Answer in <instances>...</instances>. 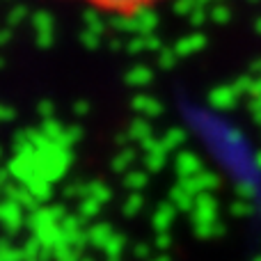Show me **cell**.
<instances>
[{
    "label": "cell",
    "mask_w": 261,
    "mask_h": 261,
    "mask_svg": "<svg viewBox=\"0 0 261 261\" xmlns=\"http://www.w3.org/2000/svg\"><path fill=\"white\" fill-rule=\"evenodd\" d=\"M60 3H73V5H83L87 9L94 12L108 14V16H119V18H133L140 14L156 9L161 5H167L172 0H60Z\"/></svg>",
    "instance_id": "obj_1"
}]
</instances>
